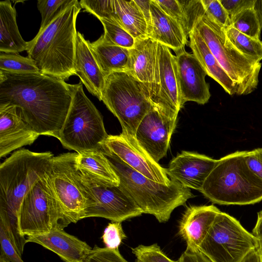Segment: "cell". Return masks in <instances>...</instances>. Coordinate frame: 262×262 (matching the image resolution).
<instances>
[{"label": "cell", "instance_id": "obj_12", "mask_svg": "<svg viewBox=\"0 0 262 262\" xmlns=\"http://www.w3.org/2000/svg\"><path fill=\"white\" fill-rule=\"evenodd\" d=\"M80 174L88 197L83 219L98 217L121 223L143 213L120 185H104Z\"/></svg>", "mask_w": 262, "mask_h": 262}, {"label": "cell", "instance_id": "obj_35", "mask_svg": "<svg viewBox=\"0 0 262 262\" xmlns=\"http://www.w3.org/2000/svg\"><path fill=\"white\" fill-rule=\"evenodd\" d=\"M132 252L139 262H177L168 257L157 243L140 245L133 248Z\"/></svg>", "mask_w": 262, "mask_h": 262}, {"label": "cell", "instance_id": "obj_26", "mask_svg": "<svg viewBox=\"0 0 262 262\" xmlns=\"http://www.w3.org/2000/svg\"><path fill=\"white\" fill-rule=\"evenodd\" d=\"M189 47L208 76L219 83L229 95L236 94L233 82L221 67L195 27L189 34Z\"/></svg>", "mask_w": 262, "mask_h": 262}, {"label": "cell", "instance_id": "obj_45", "mask_svg": "<svg viewBox=\"0 0 262 262\" xmlns=\"http://www.w3.org/2000/svg\"><path fill=\"white\" fill-rule=\"evenodd\" d=\"M252 234L259 241L262 240V210L257 213V219Z\"/></svg>", "mask_w": 262, "mask_h": 262}, {"label": "cell", "instance_id": "obj_18", "mask_svg": "<svg viewBox=\"0 0 262 262\" xmlns=\"http://www.w3.org/2000/svg\"><path fill=\"white\" fill-rule=\"evenodd\" d=\"M39 135L26 121L19 109L11 104H0V157L32 144Z\"/></svg>", "mask_w": 262, "mask_h": 262}, {"label": "cell", "instance_id": "obj_9", "mask_svg": "<svg viewBox=\"0 0 262 262\" xmlns=\"http://www.w3.org/2000/svg\"><path fill=\"white\" fill-rule=\"evenodd\" d=\"M77 154L67 152L54 156L47 171L48 183L69 225L83 219L88 202L76 167Z\"/></svg>", "mask_w": 262, "mask_h": 262}, {"label": "cell", "instance_id": "obj_36", "mask_svg": "<svg viewBox=\"0 0 262 262\" xmlns=\"http://www.w3.org/2000/svg\"><path fill=\"white\" fill-rule=\"evenodd\" d=\"M71 1L72 0H38L37 6L41 16L38 32L43 30L53 20L61 8Z\"/></svg>", "mask_w": 262, "mask_h": 262}, {"label": "cell", "instance_id": "obj_11", "mask_svg": "<svg viewBox=\"0 0 262 262\" xmlns=\"http://www.w3.org/2000/svg\"><path fill=\"white\" fill-rule=\"evenodd\" d=\"M47 171L21 204L18 224L19 232L24 236L43 234L53 228L63 229L69 225L48 183Z\"/></svg>", "mask_w": 262, "mask_h": 262}, {"label": "cell", "instance_id": "obj_2", "mask_svg": "<svg viewBox=\"0 0 262 262\" xmlns=\"http://www.w3.org/2000/svg\"><path fill=\"white\" fill-rule=\"evenodd\" d=\"M54 155L19 149L0 165V224L21 256L26 238L19 232L18 214L22 201L50 167Z\"/></svg>", "mask_w": 262, "mask_h": 262}, {"label": "cell", "instance_id": "obj_37", "mask_svg": "<svg viewBox=\"0 0 262 262\" xmlns=\"http://www.w3.org/2000/svg\"><path fill=\"white\" fill-rule=\"evenodd\" d=\"M206 14L224 28L231 27L230 17L220 0H201Z\"/></svg>", "mask_w": 262, "mask_h": 262}, {"label": "cell", "instance_id": "obj_50", "mask_svg": "<svg viewBox=\"0 0 262 262\" xmlns=\"http://www.w3.org/2000/svg\"><path fill=\"white\" fill-rule=\"evenodd\" d=\"M135 262H139L137 260H136Z\"/></svg>", "mask_w": 262, "mask_h": 262}, {"label": "cell", "instance_id": "obj_16", "mask_svg": "<svg viewBox=\"0 0 262 262\" xmlns=\"http://www.w3.org/2000/svg\"><path fill=\"white\" fill-rule=\"evenodd\" d=\"M175 60L183 105L187 101L200 104L208 102L211 94L205 81L207 74L197 58L184 50L176 53Z\"/></svg>", "mask_w": 262, "mask_h": 262}, {"label": "cell", "instance_id": "obj_30", "mask_svg": "<svg viewBox=\"0 0 262 262\" xmlns=\"http://www.w3.org/2000/svg\"><path fill=\"white\" fill-rule=\"evenodd\" d=\"M0 71L14 74L40 72L35 62L29 57L18 53L0 52Z\"/></svg>", "mask_w": 262, "mask_h": 262}, {"label": "cell", "instance_id": "obj_38", "mask_svg": "<svg viewBox=\"0 0 262 262\" xmlns=\"http://www.w3.org/2000/svg\"><path fill=\"white\" fill-rule=\"evenodd\" d=\"M126 237L121 222L108 223L101 236L105 247L118 249L122 241Z\"/></svg>", "mask_w": 262, "mask_h": 262}, {"label": "cell", "instance_id": "obj_3", "mask_svg": "<svg viewBox=\"0 0 262 262\" xmlns=\"http://www.w3.org/2000/svg\"><path fill=\"white\" fill-rule=\"evenodd\" d=\"M81 9L79 2L72 0L43 30L28 41V56L35 62L40 73L64 81L76 75V22Z\"/></svg>", "mask_w": 262, "mask_h": 262}, {"label": "cell", "instance_id": "obj_48", "mask_svg": "<svg viewBox=\"0 0 262 262\" xmlns=\"http://www.w3.org/2000/svg\"><path fill=\"white\" fill-rule=\"evenodd\" d=\"M0 262H10L5 256L0 254Z\"/></svg>", "mask_w": 262, "mask_h": 262}, {"label": "cell", "instance_id": "obj_41", "mask_svg": "<svg viewBox=\"0 0 262 262\" xmlns=\"http://www.w3.org/2000/svg\"><path fill=\"white\" fill-rule=\"evenodd\" d=\"M245 159L251 171L262 180V148L246 151Z\"/></svg>", "mask_w": 262, "mask_h": 262}, {"label": "cell", "instance_id": "obj_25", "mask_svg": "<svg viewBox=\"0 0 262 262\" xmlns=\"http://www.w3.org/2000/svg\"><path fill=\"white\" fill-rule=\"evenodd\" d=\"M90 47L105 77L114 72H129L130 49L110 43L104 40L102 35L96 41L90 42Z\"/></svg>", "mask_w": 262, "mask_h": 262}, {"label": "cell", "instance_id": "obj_31", "mask_svg": "<svg viewBox=\"0 0 262 262\" xmlns=\"http://www.w3.org/2000/svg\"><path fill=\"white\" fill-rule=\"evenodd\" d=\"M231 27L242 33L260 39L261 27L253 8L245 9L230 17Z\"/></svg>", "mask_w": 262, "mask_h": 262}, {"label": "cell", "instance_id": "obj_44", "mask_svg": "<svg viewBox=\"0 0 262 262\" xmlns=\"http://www.w3.org/2000/svg\"><path fill=\"white\" fill-rule=\"evenodd\" d=\"M135 2L142 11L146 20L148 27V37H149L151 31V17L150 12L151 0H135Z\"/></svg>", "mask_w": 262, "mask_h": 262}, {"label": "cell", "instance_id": "obj_28", "mask_svg": "<svg viewBox=\"0 0 262 262\" xmlns=\"http://www.w3.org/2000/svg\"><path fill=\"white\" fill-rule=\"evenodd\" d=\"M120 26L136 40L148 37V27L143 14L135 0H114Z\"/></svg>", "mask_w": 262, "mask_h": 262}, {"label": "cell", "instance_id": "obj_24", "mask_svg": "<svg viewBox=\"0 0 262 262\" xmlns=\"http://www.w3.org/2000/svg\"><path fill=\"white\" fill-rule=\"evenodd\" d=\"M76 167L83 176L106 186H119V179L108 159L100 150L79 152L76 159Z\"/></svg>", "mask_w": 262, "mask_h": 262}, {"label": "cell", "instance_id": "obj_5", "mask_svg": "<svg viewBox=\"0 0 262 262\" xmlns=\"http://www.w3.org/2000/svg\"><path fill=\"white\" fill-rule=\"evenodd\" d=\"M245 152L236 151L218 160L201 191L213 203L245 205L262 200V180L248 167Z\"/></svg>", "mask_w": 262, "mask_h": 262}, {"label": "cell", "instance_id": "obj_33", "mask_svg": "<svg viewBox=\"0 0 262 262\" xmlns=\"http://www.w3.org/2000/svg\"><path fill=\"white\" fill-rule=\"evenodd\" d=\"M79 4L81 8L99 19H107L120 25L115 10L114 0H81Z\"/></svg>", "mask_w": 262, "mask_h": 262}, {"label": "cell", "instance_id": "obj_1", "mask_svg": "<svg viewBox=\"0 0 262 262\" xmlns=\"http://www.w3.org/2000/svg\"><path fill=\"white\" fill-rule=\"evenodd\" d=\"M77 86L40 72L0 71V104L15 105L39 135L58 138Z\"/></svg>", "mask_w": 262, "mask_h": 262}, {"label": "cell", "instance_id": "obj_14", "mask_svg": "<svg viewBox=\"0 0 262 262\" xmlns=\"http://www.w3.org/2000/svg\"><path fill=\"white\" fill-rule=\"evenodd\" d=\"M177 118L154 104L137 127L136 139L158 163L166 155Z\"/></svg>", "mask_w": 262, "mask_h": 262}, {"label": "cell", "instance_id": "obj_17", "mask_svg": "<svg viewBox=\"0 0 262 262\" xmlns=\"http://www.w3.org/2000/svg\"><path fill=\"white\" fill-rule=\"evenodd\" d=\"M217 161L204 155L183 151L170 161L166 168V173L171 180L201 191Z\"/></svg>", "mask_w": 262, "mask_h": 262}, {"label": "cell", "instance_id": "obj_19", "mask_svg": "<svg viewBox=\"0 0 262 262\" xmlns=\"http://www.w3.org/2000/svg\"><path fill=\"white\" fill-rule=\"evenodd\" d=\"M159 92L157 106L178 117L183 107L177 73L175 56L170 49L158 42Z\"/></svg>", "mask_w": 262, "mask_h": 262}, {"label": "cell", "instance_id": "obj_46", "mask_svg": "<svg viewBox=\"0 0 262 262\" xmlns=\"http://www.w3.org/2000/svg\"><path fill=\"white\" fill-rule=\"evenodd\" d=\"M241 262H260L259 248L250 252Z\"/></svg>", "mask_w": 262, "mask_h": 262}, {"label": "cell", "instance_id": "obj_40", "mask_svg": "<svg viewBox=\"0 0 262 262\" xmlns=\"http://www.w3.org/2000/svg\"><path fill=\"white\" fill-rule=\"evenodd\" d=\"M0 254L6 257L10 262H24L7 233L4 226L0 224Z\"/></svg>", "mask_w": 262, "mask_h": 262}, {"label": "cell", "instance_id": "obj_32", "mask_svg": "<svg viewBox=\"0 0 262 262\" xmlns=\"http://www.w3.org/2000/svg\"><path fill=\"white\" fill-rule=\"evenodd\" d=\"M104 28V40L110 43L126 49L133 48L136 39L119 24L107 19H100Z\"/></svg>", "mask_w": 262, "mask_h": 262}, {"label": "cell", "instance_id": "obj_22", "mask_svg": "<svg viewBox=\"0 0 262 262\" xmlns=\"http://www.w3.org/2000/svg\"><path fill=\"white\" fill-rule=\"evenodd\" d=\"M74 69L88 91L101 101L106 77L90 49V41L79 32L76 36Z\"/></svg>", "mask_w": 262, "mask_h": 262}, {"label": "cell", "instance_id": "obj_8", "mask_svg": "<svg viewBox=\"0 0 262 262\" xmlns=\"http://www.w3.org/2000/svg\"><path fill=\"white\" fill-rule=\"evenodd\" d=\"M108 136L101 114L85 94L80 82L57 139L63 147L79 153L101 150Z\"/></svg>", "mask_w": 262, "mask_h": 262}, {"label": "cell", "instance_id": "obj_39", "mask_svg": "<svg viewBox=\"0 0 262 262\" xmlns=\"http://www.w3.org/2000/svg\"><path fill=\"white\" fill-rule=\"evenodd\" d=\"M85 262H128L120 254L118 249L95 245L91 250Z\"/></svg>", "mask_w": 262, "mask_h": 262}, {"label": "cell", "instance_id": "obj_49", "mask_svg": "<svg viewBox=\"0 0 262 262\" xmlns=\"http://www.w3.org/2000/svg\"><path fill=\"white\" fill-rule=\"evenodd\" d=\"M259 250L260 253V262H262V240L260 241Z\"/></svg>", "mask_w": 262, "mask_h": 262}, {"label": "cell", "instance_id": "obj_6", "mask_svg": "<svg viewBox=\"0 0 262 262\" xmlns=\"http://www.w3.org/2000/svg\"><path fill=\"white\" fill-rule=\"evenodd\" d=\"M194 27L233 82L236 94L247 95L253 92L258 83L260 62L238 51L227 37L225 28L206 14L196 20Z\"/></svg>", "mask_w": 262, "mask_h": 262}, {"label": "cell", "instance_id": "obj_47", "mask_svg": "<svg viewBox=\"0 0 262 262\" xmlns=\"http://www.w3.org/2000/svg\"><path fill=\"white\" fill-rule=\"evenodd\" d=\"M253 8L257 15L260 27L262 28V0H255Z\"/></svg>", "mask_w": 262, "mask_h": 262}, {"label": "cell", "instance_id": "obj_43", "mask_svg": "<svg viewBox=\"0 0 262 262\" xmlns=\"http://www.w3.org/2000/svg\"><path fill=\"white\" fill-rule=\"evenodd\" d=\"M177 262H213L201 251L186 249Z\"/></svg>", "mask_w": 262, "mask_h": 262}, {"label": "cell", "instance_id": "obj_13", "mask_svg": "<svg viewBox=\"0 0 262 262\" xmlns=\"http://www.w3.org/2000/svg\"><path fill=\"white\" fill-rule=\"evenodd\" d=\"M101 150L112 155L151 180L166 185L171 183L166 169L149 155L135 137L123 133L108 135Z\"/></svg>", "mask_w": 262, "mask_h": 262}, {"label": "cell", "instance_id": "obj_27", "mask_svg": "<svg viewBox=\"0 0 262 262\" xmlns=\"http://www.w3.org/2000/svg\"><path fill=\"white\" fill-rule=\"evenodd\" d=\"M16 23V12L9 0L0 2V52L18 53L27 50Z\"/></svg>", "mask_w": 262, "mask_h": 262}, {"label": "cell", "instance_id": "obj_23", "mask_svg": "<svg viewBox=\"0 0 262 262\" xmlns=\"http://www.w3.org/2000/svg\"><path fill=\"white\" fill-rule=\"evenodd\" d=\"M151 31L149 36L176 53L184 50L188 37L181 26L151 0Z\"/></svg>", "mask_w": 262, "mask_h": 262}, {"label": "cell", "instance_id": "obj_42", "mask_svg": "<svg viewBox=\"0 0 262 262\" xmlns=\"http://www.w3.org/2000/svg\"><path fill=\"white\" fill-rule=\"evenodd\" d=\"M254 1L255 0H220L230 17L245 9L253 7Z\"/></svg>", "mask_w": 262, "mask_h": 262}, {"label": "cell", "instance_id": "obj_21", "mask_svg": "<svg viewBox=\"0 0 262 262\" xmlns=\"http://www.w3.org/2000/svg\"><path fill=\"white\" fill-rule=\"evenodd\" d=\"M220 211L212 205L191 206L187 208L179 226V234L185 241L187 249L199 250Z\"/></svg>", "mask_w": 262, "mask_h": 262}, {"label": "cell", "instance_id": "obj_20", "mask_svg": "<svg viewBox=\"0 0 262 262\" xmlns=\"http://www.w3.org/2000/svg\"><path fill=\"white\" fill-rule=\"evenodd\" d=\"M34 243L57 254L64 262H85L92 248L86 242L55 228L43 234L27 236L26 243Z\"/></svg>", "mask_w": 262, "mask_h": 262}, {"label": "cell", "instance_id": "obj_29", "mask_svg": "<svg viewBox=\"0 0 262 262\" xmlns=\"http://www.w3.org/2000/svg\"><path fill=\"white\" fill-rule=\"evenodd\" d=\"M225 30L227 37L238 51L255 61L262 60V42L260 39L246 35L231 26Z\"/></svg>", "mask_w": 262, "mask_h": 262}, {"label": "cell", "instance_id": "obj_15", "mask_svg": "<svg viewBox=\"0 0 262 262\" xmlns=\"http://www.w3.org/2000/svg\"><path fill=\"white\" fill-rule=\"evenodd\" d=\"M158 42L149 37L136 40L130 49L128 73L142 83L153 104L157 106L159 92Z\"/></svg>", "mask_w": 262, "mask_h": 262}, {"label": "cell", "instance_id": "obj_10", "mask_svg": "<svg viewBox=\"0 0 262 262\" xmlns=\"http://www.w3.org/2000/svg\"><path fill=\"white\" fill-rule=\"evenodd\" d=\"M260 241L235 218L220 211L199 250L213 262H241Z\"/></svg>", "mask_w": 262, "mask_h": 262}, {"label": "cell", "instance_id": "obj_34", "mask_svg": "<svg viewBox=\"0 0 262 262\" xmlns=\"http://www.w3.org/2000/svg\"><path fill=\"white\" fill-rule=\"evenodd\" d=\"M167 15L181 26L187 37L193 28L190 25L185 11L179 0H153Z\"/></svg>", "mask_w": 262, "mask_h": 262}, {"label": "cell", "instance_id": "obj_4", "mask_svg": "<svg viewBox=\"0 0 262 262\" xmlns=\"http://www.w3.org/2000/svg\"><path fill=\"white\" fill-rule=\"evenodd\" d=\"M127 192L143 213L151 214L160 223L168 221L172 211L194 197L189 188L171 180L166 185L155 182L135 171L112 155L102 151Z\"/></svg>", "mask_w": 262, "mask_h": 262}, {"label": "cell", "instance_id": "obj_7", "mask_svg": "<svg viewBox=\"0 0 262 262\" xmlns=\"http://www.w3.org/2000/svg\"><path fill=\"white\" fill-rule=\"evenodd\" d=\"M101 101L118 119L122 133L134 137L154 105L143 84L126 72H114L106 77Z\"/></svg>", "mask_w": 262, "mask_h": 262}]
</instances>
